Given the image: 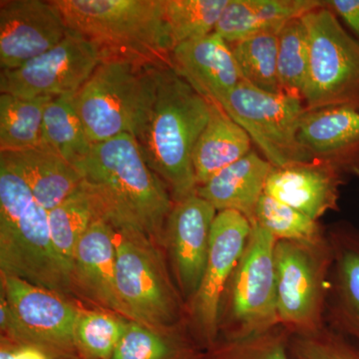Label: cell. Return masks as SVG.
I'll list each match as a JSON object with an SVG mask.
<instances>
[{"label":"cell","instance_id":"1","mask_svg":"<svg viewBox=\"0 0 359 359\" xmlns=\"http://www.w3.org/2000/svg\"><path fill=\"white\" fill-rule=\"evenodd\" d=\"M113 226H131L163 248L174 201L164 182L149 167L138 141L122 135L93 144L74 165ZM164 250V249H163Z\"/></svg>","mask_w":359,"mask_h":359},{"label":"cell","instance_id":"2","mask_svg":"<svg viewBox=\"0 0 359 359\" xmlns=\"http://www.w3.org/2000/svg\"><path fill=\"white\" fill-rule=\"evenodd\" d=\"M210 115L211 103L174 68L158 70L154 101L136 139L174 203L197 195L193 153Z\"/></svg>","mask_w":359,"mask_h":359},{"label":"cell","instance_id":"3","mask_svg":"<svg viewBox=\"0 0 359 359\" xmlns=\"http://www.w3.org/2000/svg\"><path fill=\"white\" fill-rule=\"evenodd\" d=\"M70 32L104 59L174 68L164 0H50Z\"/></svg>","mask_w":359,"mask_h":359},{"label":"cell","instance_id":"4","mask_svg":"<svg viewBox=\"0 0 359 359\" xmlns=\"http://www.w3.org/2000/svg\"><path fill=\"white\" fill-rule=\"evenodd\" d=\"M0 271L69 297L70 273L49 228L48 211L25 180L0 158Z\"/></svg>","mask_w":359,"mask_h":359},{"label":"cell","instance_id":"5","mask_svg":"<svg viewBox=\"0 0 359 359\" xmlns=\"http://www.w3.org/2000/svg\"><path fill=\"white\" fill-rule=\"evenodd\" d=\"M159 67L104 59L74 96L73 107L92 144L136 138L154 101Z\"/></svg>","mask_w":359,"mask_h":359},{"label":"cell","instance_id":"6","mask_svg":"<svg viewBox=\"0 0 359 359\" xmlns=\"http://www.w3.org/2000/svg\"><path fill=\"white\" fill-rule=\"evenodd\" d=\"M114 229L116 282L134 321L156 330L186 323V304L168 269L163 248L137 229Z\"/></svg>","mask_w":359,"mask_h":359},{"label":"cell","instance_id":"7","mask_svg":"<svg viewBox=\"0 0 359 359\" xmlns=\"http://www.w3.org/2000/svg\"><path fill=\"white\" fill-rule=\"evenodd\" d=\"M252 224L249 242L222 299L219 339H245L280 325L273 257L276 240L259 224Z\"/></svg>","mask_w":359,"mask_h":359},{"label":"cell","instance_id":"8","mask_svg":"<svg viewBox=\"0 0 359 359\" xmlns=\"http://www.w3.org/2000/svg\"><path fill=\"white\" fill-rule=\"evenodd\" d=\"M276 309L290 334L309 335L325 325L332 252L327 238L318 243L276 241Z\"/></svg>","mask_w":359,"mask_h":359},{"label":"cell","instance_id":"9","mask_svg":"<svg viewBox=\"0 0 359 359\" xmlns=\"http://www.w3.org/2000/svg\"><path fill=\"white\" fill-rule=\"evenodd\" d=\"M309 35L306 110L348 107L359 111V41L325 6L302 18Z\"/></svg>","mask_w":359,"mask_h":359},{"label":"cell","instance_id":"10","mask_svg":"<svg viewBox=\"0 0 359 359\" xmlns=\"http://www.w3.org/2000/svg\"><path fill=\"white\" fill-rule=\"evenodd\" d=\"M79 308L65 295L1 273V337L77 355L75 325Z\"/></svg>","mask_w":359,"mask_h":359},{"label":"cell","instance_id":"11","mask_svg":"<svg viewBox=\"0 0 359 359\" xmlns=\"http://www.w3.org/2000/svg\"><path fill=\"white\" fill-rule=\"evenodd\" d=\"M221 107L249 134L273 167L311 162L297 138L306 112L302 99L269 93L242 80Z\"/></svg>","mask_w":359,"mask_h":359},{"label":"cell","instance_id":"12","mask_svg":"<svg viewBox=\"0 0 359 359\" xmlns=\"http://www.w3.org/2000/svg\"><path fill=\"white\" fill-rule=\"evenodd\" d=\"M252 226L241 212H217L204 275L199 289L186 304L187 328L201 351L218 341L222 299L244 254Z\"/></svg>","mask_w":359,"mask_h":359},{"label":"cell","instance_id":"13","mask_svg":"<svg viewBox=\"0 0 359 359\" xmlns=\"http://www.w3.org/2000/svg\"><path fill=\"white\" fill-rule=\"evenodd\" d=\"M104 60L88 40L68 32L65 39L14 69H1L0 91L20 98L72 97Z\"/></svg>","mask_w":359,"mask_h":359},{"label":"cell","instance_id":"14","mask_svg":"<svg viewBox=\"0 0 359 359\" xmlns=\"http://www.w3.org/2000/svg\"><path fill=\"white\" fill-rule=\"evenodd\" d=\"M217 210L196 195L175 203L163 235L170 271L185 304L199 289L204 275Z\"/></svg>","mask_w":359,"mask_h":359},{"label":"cell","instance_id":"15","mask_svg":"<svg viewBox=\"0 0 359 359\" xmlns=\"http://www.w3.org/2000/svg\"><path fill=\"white\" fill-rule=\"evenodd\" d=\"M57 8L43 0L0 1V66L14 69L60 43L68 34Z\"/></svg>","mask_w":359,"mask_h":359},{"label":"cell","instance_id":"16","mask_svg":"<svg viewBox=\"0 0 359 359\" xmlns=\"http://www.w3.org/2000/svg\"><path fill=\"white\" fill-rule=\"evenodd\" d=\"M114 233V226L106 219L91 224L75 250L71 287L73 294L103 311L134 321L118 292Z\"/></svg>","mask_w":359,"mask_h":359},{"label":"cell","instance_id":"17","mask_svg":"<svg viewBox=\"0 0 359 359\" xmlns=\"http://www.w3.org/2000/svg\"><path fill=\"white\" fill-rule=\"evenodd\" d=\"M332 252L325 325L359 348V229L346 221L327 228Z\"/></svg>","mask_w":359,"mask_h":359},{"label":"cell","instance_id":"18","mask_svg":"<svg viewBox=\"0 0 359 359\" xmlns=\"http://www.w3.org/2000/svg\"><path fill=\"white\" fill-rule=\"evenodd\" d=\"M297 138L311 162L332 168L344 177L359 178V111L348 107L306 110Z\"/></svg>","mask_w":359,"mask_h":359},{"label":"cell","instance_id":"19","mask_svg":"<svg viewBox=\"0 0 359 359\" xmlns=\"http://www.w3.org/2000/svg\"><path fill=\"white\" fill-rule=\"evenodd\" d=\"M172 61L180 76L219 106L243 80L231 45L215 32L175 47Z\"/></svg>","mask_w":359,"mask_h":359},{"label":"cell","instance_id":"20","mask_svg":"<svg viewBox=\"0 0 359 359\" xmlns=\"http://www.w3.org/2000/svg\"><path fill=\"white\" fill-rule=\"evenodd\" d=\"M344 177L318 162L273 167L264 194L318 221L328 212L339 211Z\"/></svg>","mask_w":359,"mask_h":359},{"label":"cell","instance_id":"21","mask_svg":"<svg viewBox=\"0 0 359 359\" xmlns=\"http://www.w3.org/2000/svg\"><path fill=\"white\" fill-rule=\"evenodd\" d=\"M273 167L268 160L252 150L199 187L197 195L209 202L217 212H238L252 224Z\"/></svg>","mask_w":359,"mask_h":359},{"label":"cell","instance_id":"22","mask_svg":"<svg viewBox=\"0 0 359 359\" xmlns=\"http://www.w3.org/2000/svg\"><path fill=\"white\" fill-rule=\"evenodd\" d=\"M325 6L320 0H229L215 33L235 44L264 32H280L290 21Z\"/></svg>","mask_w":359,"mask_h":359},{"label":"cell","instance_id":"23","mask_svg":"<svg viewBox=\"0 0 359 359\" xmlns=\"http://www.w3.org/2000/svg\"><path fill=\"white\" fill-rule=\"evenodd\" d=\"M25 180L35 200L47 211L63 202L82 183L76 168L48 149L0 153Z\"/></svg>","mask_w":359,"mask_h":359},{"label":"cell","instance_id":"24","mask_svg":"<svg viewBox=\"0 0 359 359\" xmlns=\"http://www.w3.org/2000/svg\"><path fill=\"white\" fill-rule=\"evenodd\" d=\"M252 139L226 111L211 103V115L193 153L198 188L252 151Z\"/></svg>","mask_w":359,"mask_h":359},{"label":"cell","instance_id":"25","mask_svg":"<svg viewBox=\"0 0 359 359\" xmlns=\"http://www.w3.org/2000/svg\"><path fill=\"white\" fill-rule=\"evenodd\" d=\"M98 218H103L102 211L83 181L61 204L48 212L52 242L69 273L78 243Z\"/></svg>","mask_w":359,"mask_h":359},{"label":"cell","instance_id":"26","mask_svg":"<svg viewBox=\"0 0 359 359\" xmlns=\"http://www.w3.org/2000/svg\"><path fill=\"white\" fill-rule=\"evenodd\" d=\"M187 323L169 330H156L130 320L110 359H198Z\"/></svg>","mask_w":359,"mask_h":359},{"label":"cell","instance_id":"27","mask_svg":"<svg viewBox=\"0 0 359 359\" xmlns=\"http://www.w3.org/2000/svg\"><path fill=\"white\" fill-rule=\"evenodd\" d=\"M51 99L0 95V152L42 148L44 110Z\"/></svg>","mask_w":359,"mask_h":359},{"label":"cell","instance_id":"28","mask_svg":"<svg viewBox=\"0 0 359 359\" xmlns=\"http://www.w3.org/2000/svg\"><path fill=\"white\" fill-rule=\"evenodd\" d=\"M92 146L71 97L52 98L44 110L42 148L56 153L74 166L88 156Z\"/></svg>","mask_w":359,"mask_h":359},{"label":"cell","instance_id":"29","mask_svg":"<svg viewBox=\"0 0 359 359\" xmlns=\"http://www.w3.org/2000/svg\"><path fill=\"white\" fill-rule=\"evenodd\" d=\"M278 35L264 32L230 44L243 80L269 93H282L278 78Z\"/></svg>","mask_w":359,"mask_h":359},{"label":"cell","instance_id":"30","mask_svg":"<svg viewBox=\"0 0 359 359\" xmlns=\"http://www.w3.org/2000/svg\"><path fill=\"white\" fill-rule=\"evenodd\" d=\"M129 320L110 311L79 309L74 346L80 359H110L126 332Z\"/></svg>","mask_w":359,"mask_h":359},{"label":"cell","instance_id":"31","mask_svg":"<svg viewBox=\"0 0 359 359\" xmlns=\"http://www.w3.org/2000/svg\"><path fill=\"white\" fill-rule=\"evenodd\" d=\"M229 0H164V13L173 50L179 44L215 32Z\"/></svg>","mask_w":359,"mask_h":359},{"label":"cell","instance_id":"32","mask_svg":"<svg viewBox=\"0 0 359 359\" xmlns=\"http://www.w3.org/2000/svg\"><path fill=\"white\" fill-rule=\"evenodd\" d=\"M278 78L285 95L302 99L308 78L309 35L302 18L290 21L278 35Z\"/></svg>","mask_w":359,"mask_h":359},{"label":"cell","instance_id":"33","mask_svg":"<svg viewBox=\"0 0 359 359\" xmlns=\"http://www.w3.org/2000/svg\"><path fill=\"white\" fill-rule=\"evenodd\" d=\"M252 224L268 231L276 241L318 243L327 238V228L304 212L269 197L262 196Z\"/></svg>","mask_w":359,"mask_h":359},{"label":"cell","instance_id":"34","mask_svg":"<svg viewBox=\"0 0 359 359\" xmlns=\"http://www.w3.org/2000/svg\"><path fill=\"white\" fill-rule=\"evenodd\" d=\"M290 332L282 325L264 334L238 339H219L201 351L198 359H294L290 353Z\"/></svg>","mask_w":359,"mask_h":359},{"label":"cell","instance_id":"35","mask_svg":"<svg viewBox=\"0 0 359 359\" xmlns=\"http://www.w3.org/2000/svg\"><path fill=\"white\" fill-rule=\"evenodd\" d=\"M290 353L294 359H359V348L328 327L316 334L290 337Z\"/></svg>","mask_w":359,"mask_h":359},{"label":"cell","instance_id":"36","mask_svg":"<svg viewBox=\"0 0 359 359\" xmlns=\"http://www.w3.org/2000/svg\"><path fill=\"white\" fill-rule=\"evenodd\" d=\"M66 356L50 349L1 337L0 359H59Z\"/></svg>","mask_w":359,"mask_h":359},{"label":"cell","instance_id":"37","mask_svg":"<svg viewBox=\"0 0 359 359\" xmlns=\"http://www.w3.org/2000/svg\"><path fill=\"white\" fill-rule=\"evenodd\" d=\"M327 6L339 16L359 39V0H327Z\"/></svg>","mask_w":359,"mask_h":359},{"label":"cell","instance_id":"38","mask_svg":"<svg viewBox=\"0 0 359 359\" xmlns=\"http://www.w3.org/2000/svg\"><path fill=\"white\" fill-rule=\"evenodd\" d=\"M59 359H80V358H78L77 355H66V356H62V358H60Z\"/></svg>","mask_w":359,"mask_h":359}]
</instances>
